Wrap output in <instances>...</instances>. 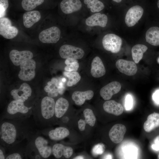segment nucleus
Returning <instances> with one entry per match:
<instances>
[{
  "mask_svg": "<svg viewBox=\"0 0 159 159\" xmlns=\"http://www.w3.org/2000/svg\"><path fill=\"white\" fill-rule=\"evenodd\" d=\"M157 6L158 8H159V0H158L157 2Z\"/></svg>",
  "mask_w": 159,
  "mask_h": 159,
  "instance_id": "a18cd8bd",
  "label": "nucleus"
},
{
  "mask_svg": "<svg viewBox=\"0 0 159 159\" xmlns=\"http://www.w3.org/2000/svg\"><path fill=\"white\" fill-rule=\"evenodd\" d=\"M115 65L120 72L127 75H133L137 71L135 63L132 61L119 59L116 61Z\"/></svg>",
  "mask_w": 159,
  "mask_h": 159,
  "instance_id": "f8f14e48",
  "label": "nucleus"
},
{
  "mask_svg": "<svg viewBox=\"0 0 159 159\" xmlns=\"http://www.w3.org/2000/svg\"><path fill=\"white\" fill-rule=\"evenodd\" d=\"M84 2L92 12L100 11L105 7L104 4L99 0H84Z\"/></svg>",
  "mask_w": 159,
  "mask_h": 159,
  "instance_id": "7c9ffc66",
  "label": "nucleus"
},
{
  "mask_svg": "<svg viewBox=\"0 0 159 159\" xmlns=\"http://www.w3.org/2000/svg\"><path fill=\"white\" fill-rule=\"evenodd\" d=\"M94 95V92L91 90L84 92L76 91L72 95V98L75 104L77 105H83L86 100L91 99Z\"/></svg>",
  "mask_w": 159,
  "mask_h": 159,
  "instance_id": "b1692460",
  "label": "nucleus"
},
{
  "mask_svg": "<svg viewBox=\"0 0 159 159\" xmlns=\"http://www.w3.org/2000/svg\"><path fill=\"white\" fill-rule=\"evenodd\" d=\"M22 32L19 24H14L9 18L5 16L0 18V34L4 38L14 39Z\"/></svg>",
  "mask_w": 159,
  "mask_h": 159,
  "instance_id": "20e7f679",
  "label": "nucleus"
},
{
  "mask_svg": "<svg viewBox=\"0 0 159 159\" xmlns=\"http://www.w3.org/2000/svg\"><path fill=\"white\" fill-rule=\"evenodd\" d=\"M159 127V113L154 112L149 115L143 125V128L147 132H150Z\"/></svg>",
  "mask_w": 159,
  "mask_h": 159,
  "instance_id": "393cba45",
  "label": "nucleus"
},
{
  "mask_svg": "<svg viewBox=\"0 0 159 159\" xmlns=\"http://www.w3.org/2000/svg\"><path fill=\"white\" fill-rule=\"evenodd\" d=\"M148 47L142 44H137L134 46L131 49L132 58L135 63H138L142 59L143 54L148 49Z\"/></svg>",
  "mask_w": 159,
  "mask_h": 159,
  "instance_id": "c85d7f7f",
  "label": "nucleus"
},
{
  "mask_svg": "<svg viewBox=\"0 0 159 159\" xmlns=\"http://www.w3.org/2000/svg\"><path fill=\"white\" fill-rule=\"evenodd\" d=\"M9 6V0H0V18L6 16Z\"/></svg>",
  "mask_w": 159,
  "mask_h": 159,
  "instance_id": "72a5a7b5",
  "label": "nucleus"
},
{
  "mask_svg": "<svg viewBox=\"0 0 159 159\" xmlns=\"http://www.w3.org/2000/svg\"><path fill=\"white\" fill-rule=\"evenodd\" d=\"M153 98L156 102L159 104V90L155 92L153 96Z\"/></svg>",
  "mask_w": 159,
  "mask_h": 159,
  "instance_id": "ea45409f",
  "label": "nucleus"
},
{
  "mask_svg": "<svg viewBox=\"0 0 159 159\" xmlns=\"http://www.w3.org/2000/svg\"><path fill=\"white\" fill-rule=\"evenodd\" d=\"M35 145L41 156L43 158H48L52 152V149L48 145L47 141L41 136H38L35 140Z\"/></svg>",
  "mask_w": 159,
  "mask_h": 159,
  "instance_id": "a211bd4d",
  "label": "nucleus"
},
{
  "mask_svg": "<svg viewBox=\"0 0 159 159\" xmlns=\"http://www.w3.org/2000/svg\"><path fill=\"white\" fill-rule=\"evenodd\" d=\"M21 155L18 153H14L8 155L6 159H22Z\"/></svg>",
  "mask_w": 159,
  "mask_h": 159,
  "instance_id": "58836bf2",
  "label": "nucleus"
},
{
  "mask_svg": "<svg viewBox=\"0 0 159 159\" xmlns=\"http://www.w3.org/2000/svg\"><path fill=\"white\" fill-rule=\"evenodd\" d=\"M86 123L85 120L80 119L78 121V128L79 130L81 131L84 130Z\"/></svg>",
  "mask_w": 159,
  "mask_h": 159,
  "instance_id": "4c0bfd02",
  "label": "nucleus"
},
{
  "mask_svg": "<svg viewBox=\"0 0 159 159\" xmlns=\"http://www.w3.org/2000/svg\"><path fill=\"white\" fill-rule=\"evenodd\" d=\"M121 85L117 81L112 82L102 87L100 92V95L105 100L110 99L112 96L120 90Z\"/></svg>",
  "mask_w": 159,
  "mask_h": 159,
  "instance_id": "4468645a",
  "label": "nucleus"
},
{
  "mask_svg": "<svg viewBox=\"0 0 159 159\" xmlns=\"http://www.w3.org/2000/svg\"><path fill=\"white\" fill-rule=\"evenodd\" d=\"M55 104L52 97L49 96L44 97L41 102L39 111L34 113L37 120L43 125H46L47 121L52 118L55 114Z\"/></svg>",
  "mask_w": 159,
  "mask_h": 159,
  "instance_id": "7ed1b4c3",
  "label": "nucleus"
},
{
  "mask_svg": "<svg viewBox=\"0 0 159 159\" xmlns=\"http://www.w3.org/2000/svg\"><path fill=\"white\" fill-rule=\"evenodd\" d=\"M6 110L9 115L15 116L18 115L26 114L29 109L25 105L24 102L14 100L8 105Z\"/></svg>",
  "mask_w": 159,
  "mask_h": 159,
  "instance_id": "2eb2a0df",
  "label": "nucleus"
},
{
  "mask_svg": "<svg viewBox=\"0 0 159 159\" xmlns=\"http://www.w3.org/2000/svg\"><path fill=\"white\" fill-rule=\"evenodd\" d=\"M103 108L106 112L116 116L121 115L123 111L122 105L114 100L105 102L103 105Z\"/></svg>",
  "mask_w": 159,
  "mask_h": 159,
  "instance_id": "5701e85b",
  "label": "nucleus"
},
{
  "mask_svg": "<svg viewBox=\"0 0 159 159\" xmlns=\"http://www.w3.org/2000/svg\"><path fill=\"white\" fill-rule=\"evenodd\" d=\"M102 42L105 50L116 53L120 50L122 40L120 37L115 34H108L103 37Z\"/></svg>",
  "mask_w": 159,
  "mask_h": 159,
  "instance_id": "423d86ee",
  "label": "nucleus"
},
{
  "mask_svg": "<svg viewBox=\"0 0 159 159\" xmlns=\"http://www.w3.org/2000/svg\"><path fill=\"white\" fill-rule=\"evenodd\" d=\"M52 152L57 158H60L62 155L66 158H70L73 153L72 148L69 146H65L60 143L55 144L52 148Z\"/></svg>",
  "mask_w": 159,
  "mask_h": 159,
  "instance_id": "4be33fe9",
  "label": "nucleus"
},
{
  "mask_svg": "<svg viewBox=\"0 0 159 159\" xmlns=\"http://www.w3.org/2000/svg\"><path fill=\"white\" fill-rule=\"evenodd\" d=\"M83 158H84L83 157L80 156H78L74 158V159H83Z\"/></svg>",
  "mask_w": 159,
  "mask_h": 159,
  "instance_id": "37998d69",
  "label": "nucleus"
},
{
  "mask_svg": "<svg viewBox=\"0 0 159 159\" xmlns=\"http://www.w3.org/2000/svg\"><path fill=\"white\" fill-rule=\"evenodd\" d=\"M105 149V145L102 143H99L93 148L92 153L95 155H101L104 152Z\"/></svg>",
  "mask_w": 159,
  "mask_h": 159,
  "instance_id": "f704fd0d",
  "label": "nucleus"
},
{
  "mask_svg": "<svg viewBox=\"0 0 159 159\" xmlns=\"http://www.w3.org/2000/svg\"><path fill=\"white\" fill-rule=\"evenodd\" d=\"M59 54L63 59H80L83 57L85 54L81 48L69 44L62 46L59 50Z\"/></svg>",
  "mask_w": 159,
  "mask_h": 159,
  "instance_id": "0eeeda50",
  "label": "nucleus"
},
{
  "mask_svg": "<svg viewBox=\"0 0 159 159\" xmlns=\"http://www.w3.org/2000/svg\"><path fill=\"white\" fill-rule=\"evenodd\" d=\"M146 42L154 46L159 45V27L153 26L149 28L145 34Z\"/></svg>",
  "mask_w": 159,
  "mask_h": 159,
  "instance_id": "a878e982",
  "label": "nucleus"
},
{
  "mask_svg": "<svg viewBox=\"0 0 159 159\" xmlns=\"http://www.w3.org/2000/svg\"><path fill=\"white\" fill-rule=\"evenodd\" d=\"M61 34V30L58 27L47 26L43 21L33 37H37L39 41L44 44H54L60 40Z\"/></svg>",
  "mask_w": 159,
  "mask_h": 159,
  "instance_id": "f03ea898",
  "label": "nucleus"
},
{
  "mask_svg": "<svg viewBox=\"0 0 159 159\" xmlns=\"http://www.w3.org/2000/svg\"><path fill=\"white\" fill-rule=\"evenodd\" d=\"M69 106L68 101L65 98L60 97L56 102L55 115L57 118L61 117L67 111Z\"/></svg>",
  "mask_w": 159,
  "mask_h": 159,
  "instance_id": "bb28decb",
  "label": "nucleus"
},
{
  "mask_svg": "<svg viewBox=\"0 0 159 159\" xmlns=\"http://www.w3.org/2000/svg\"><path fill=\"white\" fill-rule=\"evenodd\" d=\"M1 138L6 144H14L19 135V131L16 125L9 121L4 122L1 126Z\"/></svg>",
  "mask_w": 159,
  "mask_h": 159,
  "instance_id": "39448f33",
  "label": "nucleus"
},
{
  "mask_svg": "<svg viewBox=\"0 0 159 159\" xmlns=\"http://www.w3.org/2000/svg\"><path fill=\"white\" fill-rule=\"evenodd\" d=\"M46 0H21V8L25 11L36 10H46L45 4Z\"/></svg>",
  "mask_w": 159,
  "mask_h": 159,
  "instance_id": "6ab92c4d",
  "label": "nucleus"
},
{
  "mask_svg": "<svg viewBox=\"0 0 159 159\" xmlns=\"http://www.w3.org/2000/svg\"><path fill=\"white\" fill-rule=\"evenodd\" d=\"M5 157L3 153L2 150L0 149V159H5Z\"/></svg>",
  "mask_w": 159,
  "mask_h": 159,
  "instance_id": "a19ab883",
  "label": "nucleus"
},
{
  "mask_svg": "<svg viewBox=\"0 0 159 159\" xmlns=\"http://www.w3.org/2000/svg\"><path fill=\"white\" fill-rule=\"evenodd\" d=\"M108 18L104 14L95 13L87 18L85 20V24L88 26H99L104 27L106 26Z\"/></svg>",
  "mask_w": 159,
  "mask_h": 159,
  "instance_id": "aec40b11",
  "label": "nucleus"
},
{
  "mask_svg": "<svg viewBox=\"0 0 159 159\" xmlns=\"http://www.w3.org/2000/svg\"><path fill=\"white\" fill-rule=\"evenodd\" d=\"M62 80L53 78L47 82L44 88V91L47 93L48 96L51 97H57L58 94H62L64 90Z\"/></svg>",
  "mask_w": 159,
  "mask_h": 159,
  "instance_id": "9b49d317",
  "label": "nucleus"
},
{
  "mask_svg": "<svg viewBox=\"0 0 159 159\" xmlns=\"http://www.w3.org/2000/svg\"><path fill=\"white\" fill-rule=\"evenodd\" d=\"M82 4L80 0H63L60 4L61 11L65 14H69L80 10Z\"/></svg>",
  "mask_w": 159,
  "mask_h": 159,
  "instance_id": "dca6fc26",
  "label": "nucleus"
},
{
  "mask_svg": "<svg viewBox=\"0 0 159 159\" xmlns=\"http://www.w3.org/2000/svg\"><path fill=\"white\" fill-rule=\"evenodd\" d=\"M83 115L86 123L91 126H94L96 119L92 110L88 108L86 109L83 111Z\"/></svg>",
  "mask_w": 159,
  "mask_h": 159,
  "instance_id": "473e14b6",
  "label": "nucleus"
},
{
  "mask_svg": "<svg viewBox=\"0 0 159 159\" xmlns=\"http://www.w3.org/2000/svg\"><path fill=\"white\" fill-rule=\"evenodd\" d=\"M65 63L66 65L64 68L65 71H76L79 68V64L78 61L76 59H67L65 61Z\"/></svg>",
  "mask_w": 159,
  "mask_h": 159,
  "instance_id": "2f4dec72",
  "label": "nucleus"
},
{
  "mask_svg": "<svg viewBox=\"0 0 159 159\" xmlns=\"http://www.w3.org/2000/svg\"><path fill=\"white\" fill-rule=\"evenodd\" d=\"M32 92L31 89L29 85L24 83L18 89L12 90L10 94L14 100L24 102L31 96Z\"/></svg>",
  "mask_w": 159,
  "mask_h": 159,
  "instance_id": "ddd939ff",
  "label": "nucleus"
},
{
  "mask_svg": "<svg viewBox=\"0 0 159 159\" xmlns=\"http://www.w3.org/2000/svg\"><path fill=\"white\" fill-rule=\"evenodd\" d=\"M126 131V128L124 125L116 124L113 126L109 131L110 138L114 143H119L123 140Z\"/></svg>",
  "mask_w": 159,
  "mask_h": 159,
  "instance_id": "f3484780",
  "label": "nucleus"
},
{
  "mask_svg": "<svg viewBox=\"0 0 159 159\" xmlns=\"http://www.w3.org/2000/svg\"><path fill=\"white\" fill-rule=\"evenodd\" d=\"M33 56L32 52L29 50L18 51L13 49L9 53L10 59L15 66L20 65L25 62L32 59Z\"/></svg>",
  "mask_w": 159,
  "mask_h": 159,
  "instance_id": "9d476101",
  "label": "nucleus"
},
{
  "mask_svg": "<svg viewBox=\"0 0 159 159\" xmlns=\"http://www.w3.org/2000/svg\"><path fill=\"white\" fill-rule=\"evenodd\" d=\"M69 134V130L63 127L56 128L49 131L48 135L50 138L53 140H59L64 139Z\"/></svg>",
  "mask_w": 159,
  "mask_h": 159,
  "instance_id": "cd10ccee",
  "label": "nucleus"
},
{
  "mask_svg": "<svg viewBox=\"0 0 159 159\" xmlns=\"http://www.w3.org/2000/svg\"><path fill=\"white\" fill-rule=\"evenodd\" d=\"M113 1L116 2L117 3H119L122 0H112Z\"/></svg>",
  "mask_w": 159,
  "mask_h": 159,
  "instance_id": "c03bdc74",
  "label": "nucleus"
},
{
  "mask_svg": "<svg viewBox=\"0 0 159 159\" xmlns=\"http://www.w3.org/2000/svg\"><path fill=\"white\" fill-rule=\"evenodd\" d=\"M62 120L64 122H68L69 119L68 117H63Z\"/></svg>",
  "mask_w": 159,
  "mask_h": 159,
  "instance_id": "79ce46f5",
  "label": "nucleus"
},
{
  "mask_svg": "<svg viewBox=\"0 0 159 159\" xmlns=\"http://www.w3.org/2000/svg\"><path fill=\"white\" fill-rule=\"evenodd\" d=\"M47 16L46 10H36L25 11L18 22L25 34L33 37Z\"/></svg>",
  "mask_w": 159,
  "mask_h": 159,
  "instance_id": "f257e3e1",
  "label": "nucleus"
},
{
  "mask_svg": "<svg viewBox=\"0 0 159 159\" xmlns=\"http://www.w3.org/2000/svg\"><path fill=\"white\" fill-rule=\"evenodd\" d=\"M132 105V99L131 96L128 95L126 96L125 98V109L129 110L131 109Z\"/></svg>",
  "mask_w": 159,
  "mask_h": 159,
  "instance_id": "c9c22d12",
  "label": "nucleus"
},
{
  "mask_svg": "<svg viewBox=\"0 0 159 159\" xmlns=\"http://www.w3.org/2000/svg\"><path fill=\"white\" fill-rule=\"evenodd\" d=\"M152 148L154 150L159 151V135L154 139V143L152 145Z\"/></svg>",
  "mask_w": 159,
  "mask_h": 159,
  "instance_id": "e433bc0d",
  "label": "nucleus"
},
{
  "mask_svg": "<svg viewBox=\"0 0 159 159\" xmlns=\"http://www.w3.org/2000/svg\"><path fill=\"white\" fill-rule=\"evenodd\" d=\"M143 13V9L140 6L136 5L130 8L125 17V22L129 27L134 26L140 19Z\"/></svg>",
  "mask_w": 159,
  "mask_h": 159,
  "instance_id": "1a4fd4ad",
  "label": "nucleus"
},
{
  "mask_svg": "<svg viewBox=\"0 0 159 159\" xmlns=\"http://www.w3.org/2000/svg\"><path fill=\"white\" fill-rule=\"evenodd\" d=\"M105 73V69L102 60L99 57H95L91 63V75L94 77L99 78L104 76Z\"/></svg>",
  "mask_w": 159,
  "mask_h": 159,
  "instance_id": "412c9836",
  "label": "nucleus"
},
{
  "mask_svg": "<svg viewBox=\"0 0 159 159\" xmlns=\"http://www.w3.org/2000/svg\"><path fill=\"white\" fill-rule=\"evenodd\" d=\"M64 76L68 78L67 86L71 87L77 83L81 79V76L78 72L76 71L63 72Z\"/></svg>",
  "mask_w": 159,
  "mask_h": 159,
  "instance_id": "c756f323",
  "label": "nucleus"
},
{
  "mask_svg": "<svg viewBox=\"0 0 159 159\" xmlns=\"http://www.w3.org/2000/svg\"><path fill=\"white\" fill-rule=\"evenodd\" d=\"M36 66V62L32 59L21 64L20 65L21 70L18 74L19 78L25 81H29L33 79L35 75Z\"/></svg>",
  "mask_w": 159,
  "mask_h": 159,
  "instance_id": "6e6552de",
  "label": "nucleus"
}]
</instances>
